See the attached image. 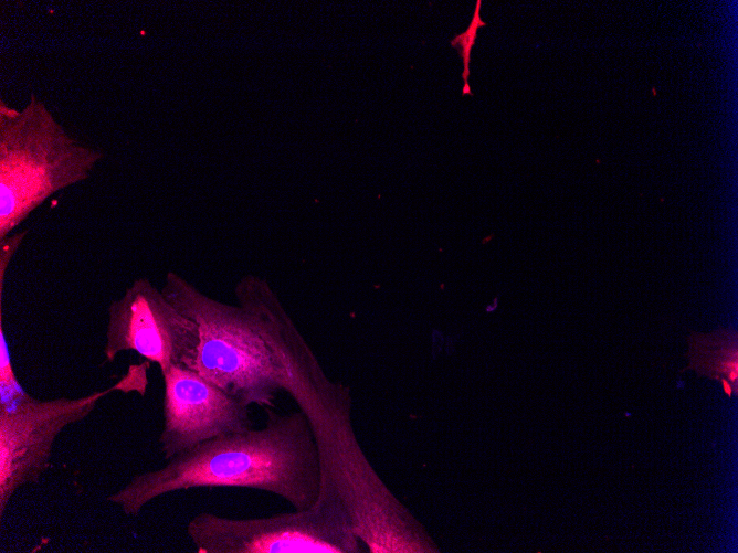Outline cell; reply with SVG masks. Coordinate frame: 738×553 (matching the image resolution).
<instances>
[{
	"label": "cell",
	"mask_w": 738,
	"mask_h": 553,
	"mask_svg": "<svg viewBox=\"0 0 738 553\" xmlns=\"http://www.w3.org/2000/svg\"><path fill=\"white\" fill-rule=\"evenodd\" d=\"M161 291L199 329L192 371L245 405L294 401L310 379L314 354L268 285L253 276L235 287L239 306L215 300L173 272Z\"/></svg>",
	"instance_id": "6da1fadb"
},
{
	"label": "cell",
	"mask_w": 738,
	"mask_h": 553,
	"mask_svg": "<svg viewBox=\"0 0 738 553\" xmlns=\"http://www.w3.org/2000/svg\"><path fill=\"white\" fill-rule=\"evenodd\" d=\"M264 427L219 436L184 450L158 469L135 475L108 494L135 517L152 500L193 488H247L275 494L295 510L312 508L323 487V465L303 411L281 415L264 408Z\"/></svg>",
	"instance_id": "7a4b0ae2"
},
{
	"label": "cell",
	"mask_w": 738,
	"mask_h": 553,
	"mask_svg": "<svg viewBox=\"0 0 738 553\" xmlns=\"http://www.w3.org/2000/svg\"><path fill=\"white\" fill-rule=\"evenodd\" d=\"M104 153L72 138L34 93L0 100V241L55 192L86 180Z\"/></svg>",
	"instance_id": "3957f363"
},
{
	"label": "cell",
	"mask_w": 738,
	"mask_h": 553,
	"mask_svg": "<svg viewBox=\"0 0 738 553\" xmlns=\"http://www.w3.org/2000/svg\"><path fill=\"white\" fill-rule=\"evenodd\" d=\"M344 401L334 392L301 411L312 425L323 472L338 493L354 533L372 553L425 552L407 510L382 483L358 446Z\"/></svg>",
	"instance_id": "277c9868"
},
{
	"label": "cell",
	"mask_w": 738,
	"mask_h": 553,
	"mask_svg": "<svg viewBox=\"0 0 738 553\" xmlns=\"http://www.w3.org/2000/svg\"><path fill=\"white\" fill-rule=\"evenodd\" d=\"M186 530L198 553L359 551L348 513L324 472L320 496L309 509L245 519L201 512L189 520Z\"/></svg>",
	"instance_id": "5b68a950"
},
{
	"label": "cell",
	"mask_w": 738,
	"mask_h": 553,
	"mask_svg": "<svg viewBox=\"0 0 738 553\" xmlns=\"http://www.w3.org/2000/svg\"><path fill=\"white\" fill-rule=\"evenodd\" d=\"M126 375L103 391L81 397L38 400L29 394L0 405V519L13 494L38 483L50 467L55 439L70 425L85 419L98 401L115 390L128 391Z\"/></svg>",
	"instance_id": "8992f818"
},
{
	"label": "cell",
	"mask_w": 738,
	"mask_h": 553,
	"mask_svg": "<svg viewBox=\"0 0 738 553\" xmlns=\"http://www.w3.org/2000/svg\"><path fill=\"white\" fill-rule=\"evenodd\" d=\"M105 358L135 351L159 365L161 375L172 365L192 368L199 345L198 325L178 310L147 278H137L108 307Z\"/></svg>",
	"instance_id": "52a82bcc"
},
{
	"label": "cell",
	"mask_w": 738,
	"mask_h": 553,
	"mask_svg": "<svg viewBox=\"0 0 738 553\" xmlns=\"http://www.w3.org/2000/svg\"><path fill=\"white\" fill-rule=\"evenodd\" d=\"M164 377V425L159 436L166 460L209 439L252 427L249 406L183 365Z\"/></svg>",
	"instance_id": "ba28073f"
},
{
	"label": "cell",
	"mask_w": 738,
	"mask_h": 553,
	"mask_svg": "<svg viewBox=\"0 0 738 553\" xmlns=\"http://www.w3.org/2000/svg\"><path fill=\"white\" fill-rule=\"evenodd\" d=\"M690 365L699 375L725 377L737 394L738 349L735 331L719 330L711 334L694 333L689 338Z\"/></svg>",
	"instance_id": "9c48e42d"
},
{
	"label": "cell",
	"mask_w": 738,
	"mask_h": 553,
	"mask_svg": "<svg viewBox=\"0 0 738 553\" xmlns=\"http://www.w3.org/2000/svg\"><path fill=\"white\" fill-rule=\"evenodd\" d=\"M481 7H482V1L477 0L470 25L463 33L457 34L451 41V45L454 49L458 50L460 55L463 60L464 70L462 73V78L464 81V86L462 89V95H472L471 87L468 84L471 52L475 44L478 29L486 25V22L483 21L479 14Z\"/></svg>",
	"instance_id": "30bf717a"
},
{
	"label": "cell",
	"mask_w": 738,
	"mask_h": 553,
	"mask_svg": "<svg viewBox=\"0 0 738 553\" xmlns=\"http://www.w3.org/2000/svg\"><path fill=\"white\" fill-rule=\"evenodd\" d=\"M0 336H1V369H0V390H1V404L0 405H7L10 403L15 402L20 397L27 395L28 393L21 389L17 377L15 373L12 369L10 358H9V352H8V345L4 339V332L2 328V318H1V327H0Z\"/></svg>",
	"instance_id": "8fae6325"
},
{
	"label": "cell",
	"mask_w": 738,
	"mask_h": 553,
	"mask_svg": "<svg viewBox=\"0 0 738 553\" xmlns=\"http://www.w3.org/2000/svg\"><path fill=\"white\" fill-rule=\"evenodd\" d=\"M28 231H21L8 235L6 238L0 241V295L2 297L3 290V280L9 263L11 262L14 253L17 252L22 240L27 235Z\"/></svg>",
	"instance_id": "7c38bea8"
},
{
	"label": "cell",
	"mask_w": 738,
	"mask_h": 553,
	"mask_svg": "<svg viewBox=\"0 0 738 553\" xmlns=\"http://www.w3.org/2000/svg\"><path fill=\"white\" fill-rule=\"evenodd\" d=\"M720 382H721L724 392H725L729 397H731V395L735 393V392H734V389H732V386H731V384H730L725 377L720 379Z\"/></svg>",
	"instance_id": "4fadbf2b"
}]
</instances>
